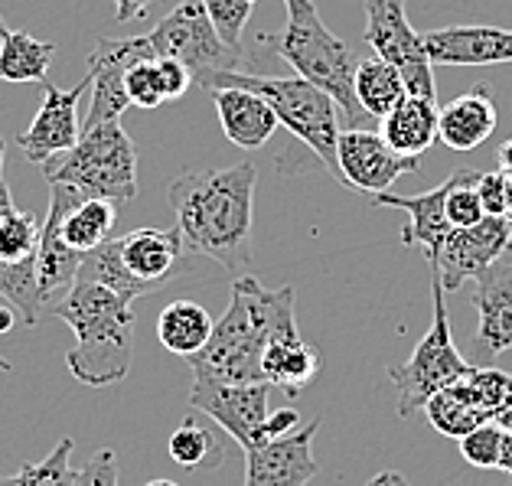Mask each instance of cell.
I'll list each match as a JSON object with an SVG mask.
<instances>
[{
  "instance_id": "cell-10",
  "label": "cell",
  "mask_w": 512,
  "mask_h": 486,
  "mask_svg": "<svg viewBox=\"0 0 512 486\" xmlns=\"http://www.w3.org/2000/svg\"><path fill=\"white\" fill-rule=\"evenodd\" d=\"M268 382H209L193 379L190 405L209 415L216 425L242 444V451H255L268 441Z\"/></svg>"
},
{
  "instance_id": "cell-29",
  "label": "cell",
  "mask_w": 512,
  "mask_h": 486,
  "mask_svg": "<svg viewBox=\"0 0 512 486\" xmlns=\"http://www.w3.org/2000/svg\"><path fill=\"white\" fill-rule=\"evenodd\" d=\"M408 95L405 89V79L392 62H385L379 56L372 59H359V69H356V98L362 111L369 118H385L389 111L402 102Z\"/></svg>"
},
{
  "instance_id": "cell-37",
  "label": "cell",
  "mask_w": 512,
  "mask_h": 486,
  "mask_svg": "<svg viewBox=\"0 0 512 486\" xmlns=\"http://www.w3.org/2000/svg\"><path fill=\"white\" fill-rule=\"evenodd\" d=\"M124 95H128V102L134 108H160L167 102L154 59L134 62V66L124 72Z\"/></svg>"
},
{
  "instance_id": "cell-30",
  "label": "cell",
  "mask_w": 512,
  "mask_h": 486,
  "mask_svg": "<svg viewBox=\"0 0 512 486\" xmlns=\"http://www.w3.org/2000/svg\"><path fill=\"white\" fill-rule=\"evenodd\" d=\"M167 454H170V460L177 467L193 470V473L216 470V467H222V457H226V451H222V441L193 418H186L183 425L170 434Z\"/></svg>"
},
{
  "instance_id": "cell-15",
  "label": "cell",
  "mask_w": 512,
  "mask_h": 486,
  "mask_svg": "<svg viewBox=\"0 0 512 486\" xmlns=\"http://www.w3.org/2000/svg\"><path fill=\"white\" fill-rule=\"evenodd\" d=\"M320 418L284 438H271L255 451H245V486H307L317 477L314 438Z\"/></svg>"
},
{
  "instance_id": "cell-43",
  "label": "cell",
  "mask_w": 512,
  "mask_h": 486,
  "mask_svg": "<svg viewBox=\"0 0 512 486\" xmlns=\"http://www.w3.org/2000/svg\"><path fill=\"white\" fill-rule=\"evenodd\" d=\"M147 7H151V0H115V20L131 23L137 17H144Z\"/></svg>"
},
{
  "instance_id": "cell-13",
  "label": "cell",
  "mask_w": 512,
  "mask_h": 486,
  "mask_svg": "<svg viewBox=\"0 0 512 486\" xmlns=\"http://www.w3.org/2000/svg\"><path fill=\"white\" fill-rule=\"evenodd\" d=\"M336 160H340V173L349 190L359 193H385L392 183L405 173H418V157H402L385 144L382 134H372L366 128H346L336 141Z\"/></svg>"
},
{
  "instance_id": "cell-35",
  "label": "cell",
  "mask_w": 512,
  "mask_h": 486,
  "mask_svg": "<svg viewBox=\"0 0 512 486\" xmlns=\"http://www.w3.org/2000/svg\"><path fill=\"white\" fill-rule=\"evenodd\" d=\"M467 385L477 395V402L490 411L493 418H499L503 411L512 408V372H503V369H477L473 366L467 372Z\"/></svg>"
},
{
  "instance_id": "cell-34",
  "label": "cell",
  "mask_w": 512,
  "mask_h": 486,
  "mask_svg": "<svg viewBox=\"0 0 512 486\" xmlns=\"http://www.w3.org/2000/svg\"><path fill=\"white\" fill-rule=\"evenodd\" d=\"M447 180H451V190H447V222H451L454 229H467V226L483 222L486 213H483V203L477 193L480 170L460 167Z\"/></svg>"
},
{
  "instance_id": "cell-56",
  "label": "cell",
  "mask_w": 512,
  "mask_h": 486,
  "mask_svg": "<svg viewBox=\"0 0 512 486\" xmlns=\"http://www.w3.org/2000/svg\"><path fill=\"white\" fill-rule=\"evenodd\" d=\"M503 486H512V477H506V483Z\"/></svg>"
},
{
  "instance_id": "cell-26",
  "label": "cell",
  "mask_w": 512,
  "mask_h": 486,
  "mask_svg": "<svg viewBox=\"0 0 512 486\" xmlns=\"http://www.w3.org/2000/svg\"><path fill=\"white\" fill-rule=\"evenodd\" d=\"M212 327L216 323L206 307H199L196 301H173L157 317V340L167 353L190 359L209 343Z\"/></svg>"
},
{
  "instance_id": "cell-50",
  "label": "cell",
  "mask_w": 512,
  "mask_h": 486,
  "mask_svg": "<svg viewBox=\"0 0 512 486\" xmlns=\"http://www.w3.org/2000/svg\"><path fill=\"white\" fill-rule=\"evenodd\" d=\"M144 486H180V483H173V480H164V477H160V480H151V483H144Z\"/></svg>"
},
{
  "instance_id": "cell-23",
  "label": "cell",
  "mask_w": 512,
  "mask_h": 486,
  "mask_svg": "<svg viewBox=\"0 0 512 486\" xmlns=\"http://www.w3.org/2000/svg\"><path fill=\"white\" fill-rule=\"evenodd\" d=\"M320 369L323 356L314 343L304 340L301 330L274 336L265 346V356H261V376H265V382L291 398L301 395Z\"/></svg>"
},
{
  "instance_id": "cell-27",
  "label": "cell",
  "mask_w": 512,
  "mask_h": 486,
  "mask_svg": "<svg viewBox=\"0 0 512 486\" xmlns=\"http://www.w3.org/2000/svg\"><path fill=\"white\" fill-rule=\"evenodd\" d=\"M115 222H118V203H111V199H82V203L62 213L59 239L85 258L111 239Z\"/></svg>"
},
{
  "instance_id": "cell-17",
  "label": "cell",
  "mask_w": 512,
  "mask_h": 486,
  "mask_svg": "<svg viewBox=\"0 0 512 486\" xmlns=\"http://www.w3.org/2000/svg\"><path fill=\"white\" fill-rule=\"evenodd\" d=\"M134 53L128 40H108L98 36L95 49L89 53V76H92V102L89 115L82 121V134L98 128L105 121H118L124 111L131 108L128 95H124V72L134 66Z\"/></svg>"
},
{
  "instance_id": "cell-9",
  "label": "cell",
  "mask_w": 512,
  "mask_h": 486,
  "mask_svg": "<svg viewBox=\"0 0 512 486\" xmlns=\"http://www.w3.org/2000/svg\"><path fill=\"white\" fill-rule=\"evenodd\" d=\"M362 36L372 53L402 72L408 95L437 102L434 62L424 49V36L408 23L405 0H366V33Z\"/></svg>"
},
{
  "instance_id": "cell-36",
  "label": "cell",
  "mask_w": 512,
  "mask_h": 486,
  "mask_svg": "<svg viewBox=\"0 0 512 486\" xmlns=\"http://www.w3.org/2000/svg\"><path fill=\"white\" fill-rule=\"evenodd\" d=\"M212 27L222 36V43L242 49V36L252 20V0H203Z\"/></svg>"
},
{
  "instance_id": "cell-25",
  "label": "cell",
  "mask_w": 512,
  "mask_h": 486,
  "mask_svg": "<svg viewBox=\"0 0 512 486\" xmlns=\"http://www.w3.org/2000/svg\"><path fill=\"white\" fill-rule=\"evenodd\" d=\"M424 415H428L434 431H441L444 438H454V441H460L473 428L486 425V421H496L490 411L477 402V395H473V389L467 385V376L454 385H447L441 392H434L428 402H424Z\"/></svg>"
},
{
  "instance_id": "cell-53",
  "label": "cell",
  "mask_w": 512,
  "mask_h": 486,
  "mask_svg": "<svg viewBox=\"0 0 512 486\" xmlns=\"http://www.w3.org/2000/svg\"><path fill=\"white\" fill-rule=\"evenodd\" d=\"M10 369H14V366H10V359L0 356V372H10Z\"/></svg>"
},
{
  "instance_id": "cell-39",
  "label": "cell",
  "mask_w": 512,
  "mask_h": 486,
  "mask_svg": "<svg viewBox=\"0 0 512 486\" xmlns=\"http://www.w3.org/2000/svg\"><path fill=\"white\" fill-rule=\"evenodd\" d=\"M72 486H118V457L115 451H95L85 467L76 473V483Z\"/></svg>"
},
{
  "instance_id": "cell-28",
  "label": "cell",
  "mask_w": 512,
  "mask_h": 486,
  "mask_svg": "<svg viewBox=\"0 0 512 486\" xmlns=\"http://www.w3.org/2000/svg\"><path fill=\"white\" fill-rule=\"evenodd\" d=\"M56 46L36 40L27 30H10L0 40V82H46Z\"/></svg>"
},
{
  "instance_id": "cell-55",
  "label": "cell",
  "mask_w": 512,
  "mask_h": 486,
  "mask_svg": "<svg viewBox=\"0 0 512 486\" xmlns=\"http://www.w3.org/2000/svg\"><path fill=\"white\" fill-rule=\"evenodd\" d=\"M503 258H506V261H512V239H509V245H506V252H503Z\"/></svg>"
},
{
  "instance_id": "cell-7",
  "label": "cell",
  "mask_w": 512,
  "mask_h": 486,
  "mask_svg": "<svg viewBox=\"0 0 512 486\" xmlns=\"http://www.w3.org/2000/svg\"><path fill=\"white\" fill-rule=\"evenodd\" d=\"M131 49L137 59H177L193 72L199 82L209 72H232L242 66V49L222 43V36L212 27L203 0H183L170 10L164 20H157L154 30L131 36Z\"/></svg>"
},
{
  "instance_id": "cell-11",
  "label": "cell",
  "mask_w": 512,
  "mask_h": 486,
  "mask_svg": "<svg viewBox=\"0 0 512 486\" xmlns=\"http://www.w3.org/2000/svg\"><path fill=\"white\" fill-rule=\"evenodd\" d=\"M512 239V226L503 216H486L477 226L451 229L447 239L437 248V255L428 258L431 274L444 284V291H457L464 281H477L480 274L503 258Z\"/></svg>"
},
{
  "instance_id": "cell-4",
  "label": "cell",
  "mask_w": 512,
  "mask_h": 486,
  "mask_svg": "<svg viewBox=\"0 0 512 486\" xmlns=\"http://www.w3.org/2000/svg\"><path fill=\"white\" fill-rule=\"evenodd\" d=\"M284 10H287L284 30L278 36H265V43H271L274 53L297 76L314 82L317 89H323L333 98L349 128H359L366 121V111H362L356 98L359 59L353 53V46L327 30L314 0H284Z\"/></svg>"
},
{
  "instance_id": "cell-3",
  "label": "cell",
  "mask_w": 512,
  "mask_h": 486,
  "mask_svg": "<svg viewBox=\"0 0 512 486\" xmlns=\"http://www.w3.org/2000/svg\"><path fill=\"white\" fill-rule=\"evenodd\" d=\"M134 301L89 278H76L49 317L69 323L76 346L66 356L69 372L82 385L105 389L131 372L134 359Z\"/></svg>"
},
{
  "instance_id": "cell-45",
  "label": "cell",
  "mask_w": 512,
  "mask_h": 486,
  "mask_svg": "<svg viewBox=\"0 0 512 486\" xmlns=\"http://www.w3.org/2000/svg\"><path fill=\"white\" fill-rule=\"evenodd\" d=\"M496 170L499 173H503V177H506V183L512 186V141H506L503 147H499V151H496Z\"/></svg>"
},
{
  "instance_id": "cell-47",
  "label": "cell",
  "mask_w": 512,
  "mask_h": 486,
  "mask_svg": "<svg viewBox=\"0 0 512 486\" xmlns=\"http://www.w3.org/2000/svg\"><path fill=\"white\" fill-rule=\"evenodd\" d=\"M10 209H17L14 206V193H10V186L0 180V216H7Z\"/></svg>"
},
{
  "instance_id": "cell-19",
  "label": "cell",
  "mask_w": 512,
  "mask_h": 486,
  "mask_svg": "<svg viewBox=\"0 0 512 486\" xmlns=\"http://www.w3.org/2000/svg\"><path fill=\"white\" fill-rule=\"evenodd\" d=\"M477 346L486 356L512 350V261L499 258L477 278Z\"/></svg>"
},
{
  "instance_id": "cell-51",
  "label": "cell",
  "mask_w": 512,
  "mask_h": 486,
  "mask_svg": "<svg viewBox=\"0 0 512 486\" xmlns=\"http://www.w3.org/2000/svg\"><path fill=\"white\" fill-rule=\"evenodd\" d=\"M4 157H7V151H4V141H0V180H4Z\"/></svg>"
},
{
  "instance_id": "cell-48",
  "label": "cell",
  "mask_w": 512,
  "mask_h": 486,
  "mask_svg": "<svg viewBox=\"0 0 512 486\" xmlns=\"http://www.w3.org/2000/svg\"><path fill=\"white\" fill-rule=\"evenodd\" d=\"M14 307H0V333H7L10 327H14V314H10Z\"/></svg>"
},
{
  "instance_id": "cell-46",
  "label": "cell",
  "mask_w": 512,
  "mask_h": 486,
  "mask_svg": "<svg viewBox=\"0 0 512 486\" xmlns=\"http://www.w3.org/2000/svg\"><path fill=\"white\" fill-rule=\"evenodd\" d=\"M366 486H408V480L402 477L398 470H382V473H376Z\"/></svg>"
},
{
  "instance_id": "cell-14",
  "label": "cell",
  "mask_w": 512,
  "mask_h": 486,
  "mask_svg": "<svg viewBox=\"0 0 512 486\" xmlns=\"http://www.w3.org/2000/svg\"><path fill=\"white\" fill-rule=\"evenodd\" d=\"M82 199L85 196L72 190V186H49V216L40 229V252H36V288H40V301L46 314H49V307H56L62 297L69 294L82 268V255L72 252V248L59 239L62 213L82 203Z\"/></svg>"
},
{
  "instance_id": "cell-2",
  "label": "cell",
  "mask_w": 512,
  "mask_h": 486,
  "mask_svg": "<svg viewBox=\"0 0 512 486\" xmlns=\"http://www.w3.org/2000/svg\"><path fill=\"white\" fill-rule=\"evenodd\" d=\"M294 291L265 288L258 278L232 281V304L216 320L209 343L190 356L193 379L209 382H265L261 356L268 340L281 333H294Z\"/></svg>"
},
{
  "instance_id": "cell-12",
  "label": "cell",
  "mask_w": 512,
  "mask_h": 486,
  "mask_svg": "<svg viewBox=\"0 0 512 486\" xmlns=\"http://www.w3.org/2000/svg\"><path fill=\"white\" fill-rule=\"evenodd\" d=\"M92 89V76L85 72V79L72 89H56L53 82H43V102L40 111L27 131L17 134V147L30 164H46L59 154L72 151L82 137V124H79V98Z\"/></svg>"
},
{
  "instance_id": "cell-6",
  "label": "cell",
  "mask_w": 512,
  "mask_h": 486,
  "mask_svg": "<svg viewBox=\"0 0 512 486\" xmlns=\"http://www.w3.org/2000/svg\"><path fill=\"white\" fill-rule=\"evenodd\" d=\"M49 186H72L85 199L134 203L137 199V147L118 121L85 131L72 151L43 164Z\"/></svg>"
},
{
  "instance_id": "cell-42",
  "label": "cell",
  "mask_w": 512,
  "mask_h": 486,
  "mask_svg": "<svg viewBox=\"0 0 512 486\" xmlns=\"http://www.w3.org/2000/svg\"><path fill=\"white\" fill-rule=\"evenodd\" d=\"M297 425H301V415L294 408H281V411H271L268 415V441L271 438H284V434H294Z\"/></svg>"
},
{
  "instance_id": "cell-40",
  "label": "cell",
  "mask_w": 512,
  "mask_h": 486,
  "mask_svg": "<svg viewBox=\"0 0 512 486\" xmlns=\"http://www.w3.org/2000/svg\"><path fill=\"white\" fill-rule=\"evenodd\" d=\"M477 193H480V203H483V213H486V216H503V219H506V206H509V183H506L503 173H499V170L483 173V170H480Z\"/></svg>"
},
{
  "instance_id": "cell-49",
  "label": "cell",
  "mask_w": 512,
  "mask_h": 486,
  "mask_svg": "<svg viewBox=\"0 0 512 486\" xmlns=\"http://www.w3.org/2000/svg\"><path fill=\"white\" fill-rule=\"evenodd\" d=\"M496 421H499V425H506V428H512V408H509V411H503V415H499Z\"/></svg>"
},
{
  "instance_id": "cell-52",
  "label": "cell",
  "mask_w": 512,
  "mask_h": 486,
  "mask_svg": "<svg viewBox=\"0 0 512 486\" xmlns=\"http://www.w3.org/2000/svg\"><path fill=\"white\" fill-rule=\"evenodd\" d=\"M506 222L512 226V186H509V206H506Z\"/></svg>"
},
{
  "instance_id": "cell-16",
  "label": "cell",
  "mask_w": 512,
  "mask_h": 486,
  "mask_svg": "<svg viewBox=\"0 0 512 486\" xmlns=\"http://www.w3.org/2000/svg\"><path fill=\"white\" fill-rule=\"evenodd\" d=\"M183 248L186 242L180 229H131L121 239H111V252H115L121 271L141 284L147 294L167 288L180 265Z\"/></svg>"
},
{
  "instance_id": "cell-1",
  "label": "cell",
  "mask_w": 512,
  "mask_h": 486,
  "mask_svg": "<svg viewBox=\"0 0 512 486\" xmlns=\"http://www.w3.org/2000/svg\"><path fill=\"white\" fill-rule=\"evenodd\" d=\"M255 164L186 170L167 186V203L190 252L239 271L252 265L255 232Z\"/></svg>"
},
{
  "instance_id": "cell-21",
  "label": "cell",
  "mask_w": 512,
  "mask_h": 486,
  "mask_svg": "<svg viewBox=\"0 0 512 486\" xmlns=\"http://www.w3.org/2000/svg\"><path fill=\"white\" fill-rule=\"evenodd\" d=\"M447 190H451V180H444L441 186L418 196H398L392 190H385L372 196V206L408 213V226L402 229V245L424 248V258H434L441 242L447 239V232L454 229L447 222Z\"/></svg>"
},
{
  "instance_id": "cell-38",
  "label": "cell",
  "mask_w": 512,
  "mask_h": 486,
  "mask_svg": "<svg viewBox=\"0 0 512 486\" xmlns=\"http://www.w3.org/2000/svg\"><path fill=\"white\" fill-rule=\"evenodd\" d=\"M460 444V454L470 467L477 470H496L499 464V447H503V425L499 421H486V425L473 428L470 434L457 441Z\"/></svg>"
},
{
  "instance_id": "cell-32",
  "label": "cell",
  "mask_w": 512,
  "mask_h": 486,
  "mask_svg": "<svg viewBox=\"0 0 512 486\" xmlns=\"http://www.w3.org/2000/svg\"><path fill=\"white\" fill-rule=\"evenodd\" d=\"M72 467V438H62L40 464H23L10 477H0V486H72L76 483Z\"/></svg>"
},
{
  "instance_id": "cell-31",
  "label": "cell",
  "mask_w": 512,
  "mask_h": 486,
  "mask_svg": "<svg viewBox=\"0 0 512 486\" xmlns=\"http://www.w3.org/2000/svg\"><path fill=\"white\" fill-rule=\"evenodd\" d=\"M0 297L20 314L27 327H36L40 317L46 314L40 301V288H36V255L17 265L0 261Z\"/></svg>"
},
{
  "instance_id": "cell-22",
  "label": "cell",
  "mask_w": 512,
  "mask_h": 486,
  "mask_svg": "<svg viewBox=\"0 0 512 486\" xmlns=\"http://www.w3.org/2000/svg\"><path fill=\"white\" fill-rule=\"evenodd\" d=\"M212 102H216V115L222 124V134L229 137L242 151H258L261 144L271 141V134L281 128L274 108L261 95L239 89V85H222V89H209Z\"/></svg>"
},
{
  "instance_id": "cell-18",
  "label": "cell",
  "mask_w": 512,
  "mask_h": 486,
  "mask_svg": "<svg viewBox=\"0 0 512 486\" xmlns=\"http://www.w3.org/2000/svg\"><path fill=\"white\" fill-rule=\"evenodd\" d=\"M434 66H496L512 62V30L499 27H444L424 33Z\"/></svg>"
},
{
  "instance_id": "cell-8",
  "label": "cell",
  "mask_w": 512,
  "mask_h": 486,
  "mask_svg": "<svg viewBox=\"0 0 512 486\" xmlns=\"http://www.w3.org/2000/svg\"><path fill=\"white\" fill-rule=\"evenodd\" d=\"M444 294H447L444 284L437 281V274H431V297H434L431 327L405 363L385 369V376H389L392 385L398 389V415L402 418H411L415 411L424 408V402H428L434 392H441V389H447V385L460 382L473 369L454 346L451 317H447Z\"/></svg>"
},
{
  "instance_id": "cell-41",
  "label": "cell",
  "mask_w": 512,
  "mask_h": 486,
  "mask_svg": "<svg viewBox=\"0 0 512 486\" xmlns=\"http://www.w3.org/2000/svg\"><path fill=\"white\" fill-rule=\"evenodd\" d=\"M157 62V72H160V85H164V95L167 102H177V98L186 95V89H190L193 82V72L183 66V62L177 59H154Z\"/></svg>"
},
{
  "instance_id": "cell-57",
  "label": "cell",
  "mask_w": 512,
  "mask_h": 486,
  "mask_svg": "<svg viewBox=\"0 0 512 486\" xmlns=\"http://www.w3.org/2000/svg\"><path fill=\"white\" fill-rule=\"evenodd\" d=\"M252 4H255V0H252Z\"/></svg>"
},
{
  "instance_id": "cell-24",
  "label": "cell",
  "mask_w": 512,
  "mask_h": 486,
  "mask_svg": "<svg viewBox=\"0 0 512 486\" xmlns=\"http://www.w3.org/2000/svg\"><path fill=\"white\" fill-rule=\"evenodd\" d=\"M437 115L441 108L431 98L405 95L389 115L382 118V137L395 154L421 157L437 141Z\"/></svg>"
},
{
  "instance_id": "cell-5",
  "label": "cell",
  "mask_w": 512,
  "mask_h": 486,
  "mask_svg": "<svg viewBox=\"0 0 512 486\" xmlns=\"http://www.w3.org/2000/svg\"><path fill=\"white\" fill-rule=\"evenodd\" d=\"M199 85L209 89H222V85H239L261 95L274 108L281 128L291 131L310 154H314L323 167L330 170V177L346 186L340 173V160H336V141H340V108L333 98L317 89L314 82L301 76H265V72H209L199 79Z\"/></svg>"
},
{
  "instance_id": "cell-33",
  "label": "cell",
  "mask_w": 512,
  "mask_h": 486,
  "mask_svg": "<svg viewBox=\"0 0 512 486\" xmlns=\"http://www.w3.org/2000/svg\"><path fill=\"white\" fill-rule=\"evenodd\" d=\"M40 219L33 213H20L10 209L7 216H0V261L17 265L40 252Z\"/></svg>"
},
{
  "instance_id": "cell-54",
  "label": "cell",
  "mask_w": 512,
  "mask_h": 486,
  "mask_svg": "<svg viewBox=\"0 0 512 486\" xmlns=\"http://www.w3.org/2000/svg\"><path fill=\"white\" fill-rule=\"evenodd\" d=\"M7 33H10V30H7V23H4V17H0V40H4Z\"/></svg>"
},
{
  "instance_id": "cell-44",
  "label": "cell",
  "mask_w": 512,
  "mask_h": 486,
  "mask_svg": "<svg viewBox=\"0 0 512 486\" xmlns=\"http://www.w3.org/2000/svg\"><path fill=\"white\" fill-rule=\"evenodd\" d=\"M496 470H503L506 477H512V428H506V425H503V447H499Z\"/></svg>"
},
{
  "instance_id": "cell-20",
  "label": "cell",
  "mask_w": 512,
  "mask_h": 486,
  "mask_svg": "<svg viewBox=\"0 0 512 486\" xmlns=\"http://www.w3.org/2000/svg\"><path fill=\"white\" fill-rule=\"evenodd\" d=\"M499 111L493 102L490 85H473L470 92L451 98L441 115H437V141H441L447 151L467 154L477 151L480 144L490 141V134L496 131Z\"/></svg>"
}]
</instances>
